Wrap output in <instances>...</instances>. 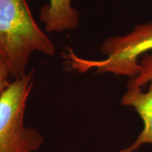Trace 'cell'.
I'll return each instance as SVG.
<instances>
[{
  "label": "cell",
  "instance_id": "cell-1",
  "mask_svg": "<svg viewBox=\"0 0 152 152\" xmlns=\"http://www.w3.org/2000/svg\"><path fill=\"white\" fill-rule=\"evenodd\" d=\"M54 56V43L35 22L26 0H0V58L11 77L26 75L30 55Z\"/></svg>",
  "mask_w": 152,
  "mask_h": 152
},
{
  "label": "cell",
  "instance_id": "cell-2",
  "mask_svg": "<svg viewBox=\"0 0 152 152\" xmlns=\"http://www.w3.org/2000/svg\"><path fill=\"white\" fill-rule=\"evenodd\" d=\"M68 51L66 58L73 70L83 72L96 68L99 73H112L134 78L140 70V56L152 52V21L137 25L125 35L107 38L101 46V51L106 56L104 60L82 59L71 49Z\"/></svg>",
  "mask_w": 152,
  "mask_h": 152
},
{
  "label": "cell",
  "instance_id": "cell-3",
  "mask_svg": "<svg viewBox=\"0 0 152 152\" xmlns=\"http://www.w3.org/2000/svg\"><path fill=\"white\" fill-rule=\"evenodd\" d=\"M33 75L14 80L0 96V152H35L45 142L36 129L24 125Z\"/></svg>",
  "mask_w": 152,
  "mask_h": 152
},
{
  "label": "cell",
  "instance_id": "cell-4",
  "mask_svg": "<svg viewBox=\"0 0 152 152\" xmlns=\"http://www.w3.org/2000/svg\"><path fill=\"white\" fill-rule=\"evenodd\" d=\"M121 104L132 106L144 122V129L135 142L119 152H134L143 144H152V81L146 92L140 87H129L123 95Z\"/></svg>",
  "mask_w": 152,
  "mask_h": 152
},
{
  "label": "cell",
  "instance_id": "cell-5",
  "mask_svg": "<svg viewBox=\"0 0 152 152\" xmlns=\"http://www.w3.org/2000/svg\"><path fill=\"white\" fill-rule=\"evenodd\" d=\"M39 19L47 33L73 30L79 24L78 11L73 7L71 0H49L42 8Z\"/></svg>",
  "mask_w": 152,
  "mask_h": 152
},
{
  "label": "cell",
  "instance_id": "cell-6",
  "mask_svg": "<svg viewBox=\"0 0 152 152\" xmlns=\"http://www.w3.org/2000/svg\"><path fill=\"white\" fill-rule=\"evenodd\" d=\"M140 70L137 76L129 80L127 88L140 87L142 88L145 85L152 81V52L142 56L140 61Z\"/></svg>",
  "mask_w": 152,
  "mask_h": 152
},
{
  "label": "cell",
  "instance_id": "cell-7",
  "mask_svg": "<svg viewBox=\"0 0 152 152\" xmlns=\"http://www.w3.org/2000/svg\"><path fill=\"white\" fill-rule=\"evenodd\" d=\"M10 73L4 61L0 58V96L10 85Z\"/></svg>",
  "mask_w": 152,
  "mask_h": 152
}]
</instances>
